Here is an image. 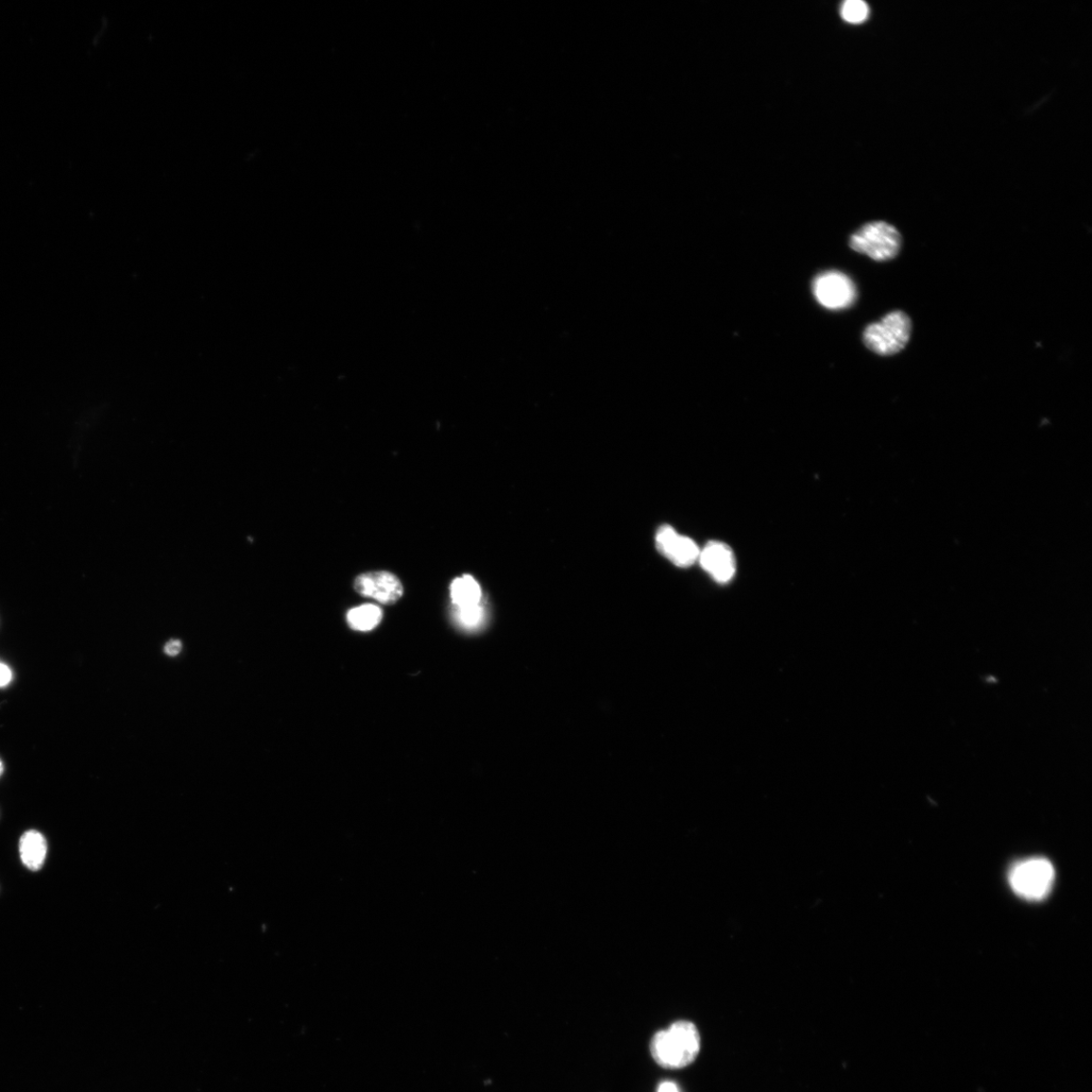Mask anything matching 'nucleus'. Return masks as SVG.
Returning <instances> with one entry per match:
<instances>
[{
    "label": "nucleus",
    "instance_id": "1",
    "mask_svg": "<svg viewBox=\"0 0 1092 1092\" xmlns=\"http://www.w3.org/2000/svg\"><path fill=\"white\" fill-rule=\"evenodd\" d=\"M701 1034L694 1023L679 1020L665 1031L657 1033L651 1043L654 1060L663 1068H684L693 1063L701 1052Z\"/></svg>",
    "mask_w": 1092,
    "mask_h": 1092
},
{
    "label": "nucleus",
    "instance_id": "15",
    "mask_svg": "<svg viewBox=\"0 0 1092 1092\" xmlns=\"http://www.w3.org/2000/svg\"><path fill=\"white\" fill-rule=\"evenodd\" d=\"M12 679L11 670L7 664L0 662V687H6L10 684Z\"/></svg>",
    "mask_w": 1092,
    "mask_h": 1092
},
{
    "label": "nucleus",
    "instance_id": "11",
    "mask_svg": "<svg viewBox=\"0 0 1092 1092\" xmlns=\"http://www.w3.org/2000/svg\"><path fill=\"white\" fill-rule=\"evenodd\" d=\"M382 620V609L372 604L353 608L347 614L349 626L357 631H370L377 627Z\"/></svg>",
    "mask_w": 1092,
    "mask_h": 1092
},
{
    "label": "nucleus",
    "instance_id": "12",
    "mask_svg": "<svg viewBox=\"0 0 1092 1092\" xmlns=\"http://www.w3.org/2000/svg\"><path fill=\"white\" fill-rule=\"evenodd\" d=\"M455 621L466 629L479 626L484 620V608L479 605L459 607L454 610Z\"/></svg>",
    "mask_w": 1092,
    "mask_h": 1092
},
{
    "label": "nucleus",
    "instance_id": "3",
    "mask_svg": "<svg viewBox=\"0 0 1092 1092\" xmlns=\"http://www.w3.org/2000/svg\"><path fill=\"white\" fill-rule=\"evenodd\" d=\"M902 243L898 230L886 221H872L862 226L850 238V247L869 256L875 262H889L896 258Z\"/></svg>",
    "mask_w": 1092,
    "mask_h": 1092
},
{
    "label": "nucleus",
    "instance_id": "10",
    "mask_svg": "<svg viewBox=\"0 0 1092 1092\" xmlns=\"http://www.w3.org/2000/svg\"><path fill=\"white\" fill-rule=\"evenodd\" d=\"M451 596L456 608L479 605L482 598L480 585L469 575L454 579L451 586Z\"/></svg>",
    "mask_w": 1092,
    "mask_h": 1092
},
{
    "label": "nucleus",
    "instance_id": "2",
    "mask_svg": "<svg viewBox=\"0 0 1092 1092\" xmlns=\"http://www.w3.org/2000/svg\"><path fill=\"white\" fill-rule=\"evenodd\" d=\"M912 330L911 318L906 313L894 311L866 327L863 333L864 345L878 355H894L906 348Z\"/></svg>",
    "mask_w": 1092,
    "mask_h": 1092
},
{
    "label": "nucleus",
    "instance_id": "7",
    "mask_svg": "<svg viewBox=\"0 0 1092 1092\" xmlns=\"http://www.w3.org/2000/svg\"><path fill=\"white\" fill-rule=\"evenodd\" d=\"M658 550L678 567H689L701 556L697 544L690 538L680 536L671 526H662L657 535Z\"/></svg>",
    "mask_w": 1092,
    "mask_h": 1092
},
{
    "label": "nucleus",
    "instance_id": "6",
    "mask_svg": "<svg viewBox=\"0 0 1092 1092\" xmlns=\"http://www.w3.org/2000/svg\"><path fill=\"white\" fill-rule=\"evenodd\" d=\"M354 589L367 598H371L384 605L395 604L404 594V588L398 577L385 571L368 572L358 576L354 582Z\"/></svg>",
    "mask_w": 1092,
    "mask_h": 1092
},
{
    "label": "nucleus",
    "instance_id": "14",
    "mask_svg": "<svg viewBox=\"0 0 1092 1092\" xmlns=\"http://www.w3.org/2000/svg\"><path fill=\"white\" fill-rule=\"evenodd\" d=\"M182 650V643L178 640H173L165 644L164 652L170 657L178 656Z\"/></svg>",
    "mask_w": 1092,
    "mask_h": 1092
},
{
    "label": "nucleus",
    "instance_id": "9",
    "mask_svg": "<svg viewBox=\"0 0 1092 1092\" xmlns=\"http://www.w3.org/2000/svg\"><path fill=\"white\" fill-rule=\"evenodd\" d=\"M19 851L23 865L30 872H40L48 854V843L44 834L36 830L25 831L19 842Z\"/></svg>",
    "mask_w": 1092,
    "mask_h": 1092
},
{
    "label": "nucleus",
    "instance_id": "13",
    "mask_svg": "<svg viewBox=\"0 0 1092 1092\" xmlns=\"http://www.w3.org/2000/svg\"><path fill=\"white\" fill-rule=\"evenodd\" d=\"M869 13L868 5L862 0H848L841 8L842 18L850 24L864 23L868 19Z\"/></svg>",
    "mask_w": 1092,
    "mask_h": 1092
},
{
    "label": "nucleus",
    "instance_id": "4",
    "mask_svg": "<svg viewBox=\"0 0 1092 1092\" xmlns=\"http://www.w3.org/2000/svg\"><path fill=\"white\" fill-rule=\"evenodd\" d=\"M1009 881L1017 895L1031 901L1046 898L1055 881V870L1045 858H1031L1016 864Z\"/></svg>",
    "mask_w": 1092,
    "mask_h": 1092
},
{
    "label": "nucleus",
    "instance_id": "5",
    "mask_svg": "<svg viewBox=\"0 0 1092 1092\" xmlns=\"http://www.w3.org/2000/svg\"><path fill=\"white\" fill-rule=\"evenodd\" d=\"M812 293L816 301L830 310L850 308L858 298L855 283L837 270L819 273L812 282Z\"/></svg>",
    "mask_w": 1092,
    "mask_h": 1092
},
{
    "label": "nucleus",
    "instance_id": "17",
    "mask_svg": "<svg viewBox=\"0 0 1092 1092\" xmlns=\"http://www.w3.org/2000/svg\"><path fill=\"white\" fill-rule=\"evenodd\" d=\"M4 770H5V766H4L3 761L0 760V777H2Z\"/></svg>",
    "mask_w": 1092,
    "mask_h": 1092
},
{
    "label": "nucleus",
    "instance_id": "8",
    "mask_svg": "<svg viewBox=\"0 0 1092 1092\" xmlns=\"http://www.w3.org/2000/svg\"><path fill=\"white\" fill-rule=\"evenodd\" d=\"M704 569L719 583H727L736 574V559L729 546L711 541L699 556Z\"/></svg>",
    "mask_w": 1092,
    "mask_h": 1092
},
{
    "label": "nucleus",
    "instance_id": "16",
    "mask_svg": "<svg viewBox=\"0 0 1092 1092\" xmlns=\"http://www.w3.org/2000/svg\"><path fill=\"white\" fill-rule=\"evenodd\" d=\"M658 1092H681L676 1083L672 1082H662L658 1089Z\"/></svg>",
    "mask_w": 1092,
    "mask_h": 1092
}]
</instances>
